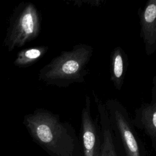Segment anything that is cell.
Segmentation results:
<instances>
[{"label":"cell","mask_w":156,"mask_h":156,"mask_svg":"<svg viewBox=\"0 0 156 156\" xmlns=\"http://www.w3.org/2000/svg\"><path fill=\"white\" fill-rule=\"evenodd\" d=\"M93 51V47L85 43L76 44L71 49L62 51L39 70L38 80L58 88L85 82Z\"/></svg>","instance_id":"2"},{"label":"cell","mask_w":156,"mask_h":156,"mask_svg":"<svg viewBox=\"0 0 156 156\" xmlns=\"http://www.w3.org/2000/svg\"><path fill=\"white\" fill-rule=\"evenodd\" d=\"M81 137L84 156H100V138L96 119L91 114V99L86 95L81 112Z\"/></svg>","instance_id":"5"},{"label":"cell","mask_w":156,"mask_h":156,"mask_svg":"<svg viewBox=\"0 0 156 156\" xmlns=\"http://www.w3.org/2000/svg\"><path fill=\"white\" fill-rule=\"evenodd\" d=\"M128 66L127 54L121 46L114 48L110 55V79L117 90L122 88Z\"/></svg>","instance_id":"9"},{"label":"cell","mask_w":156,"mask_h":156,"mask_svg":"<svg viewBox=\"0 0 156 156\" xmlns=\"http://www.w3.org/2000/svg\"><path fill=\"white\" fill-rule=\"evenodd\" d=\"M93 94L98 110L102 135V141L100 147V156H117L115 147L113 133L104 103L94 91H93Z\"/></svg>","instance_id":"8"},{"label":"cell","mask_w":156,"mask_h":156,"mask_svg":"<svg viewBox=\"0 0 156 156\" xmlns=\"http://www.w3.org/2000/svg\"><path fill=\"white\" fill-rule=\"evenodd\" d=\"M140 36L144 44L145 52L150 56L156 51V0H148L138 10Z\"/></svg>","instance_id":"6"},{"label":"cell","mask_w":156,"mask_h":156,"mask_svg":"<svg viewBox=\"0 0 156 156\" xmlns=\"http://www.w3.org/2000/svg\"><path fill=\"white\" fill-rule=\"evenodd\" d=\"M23 124L35 141L56 156H73L76 136L71 125L43 108L24 116Z\"/></svg>","instance_id":"1"},{"label":"cell","mask_w":156,"mask_h":156,"mask_svg":"<svg viewBox=\"0 0 156 156\" xmlns=\"http://www.w3.org/2000/svg\"><path fill=\"white\" fill-rule=\"evenodd\" d=\"M151 101L143 103L135 111L132 121L133 126L143 129L151 138L153 143L156 140V76L152 79Z\"/></svg>","instance_id":"7"},{"label":"cell","mask_w":156,"mask_h":156,"mask_svg":"<svg viewBox=\"0 0 156 156\" xmlns=\"http://www.w3.org/2000/svg\"><path fill=\"white\" fill-rule=\"evenodd\" d=\"M49 50L47 46H37L20 51L13 62L15 66L19 68L28 67L42 58Z\"/></svg>","instance_id":"10"},{"label":"cell","mask_w":156,"mask_h":156,"mask_svg":"<svg viewBox=\"0 0 156 156\" xmlns=\"http://www.w3.org/2000/svg\"><path fill=\"white\" fill-rule=\"evenodd\" d=\"M104 105L111 127L119 136L127 156H141L133 124L127 108L116 99H108Z\"/></svg>","instance_id":"4"},{"label":"cell","mask_w":156,"mask_h":156,"mask_svg":"<svg viewBox=\"0 0 156 156\" xmlns=\"http://www.w3.org/2000/svg\"><path fill=\"white\" fill-rule=\"evenodd\" d=\"M103 1L101 0H74L71 1V2L74 5H77L78 7H80L82 5H89V6H100L102 4Z\"/></svg>","instance_id":"11"},{"label":"cell","mask_w":156,"mask_h":156,"mask_svg":"<svg viewBox=\"0 0 156 156\" xmlns=\"http://www.w3.org/2000/svg\"><path fill=\"white\" fill-rule=\"evenodd\" d=\"M41 13L34 3L23 1L18 4L9 18L3 42L7 51L22 47L37 38L41 32Z\"/></svg>","instance_id":"3"}]
</instances>
